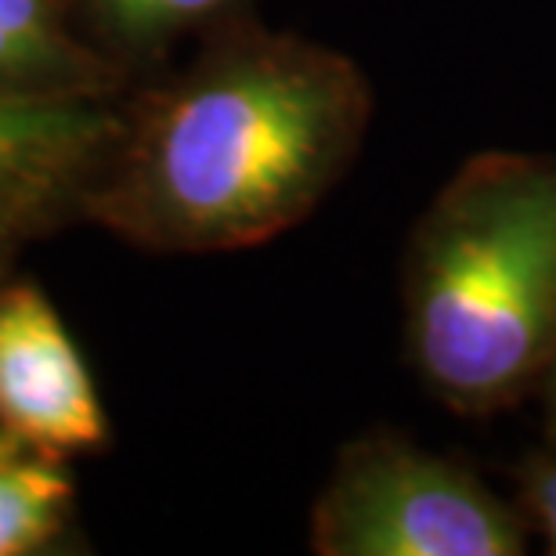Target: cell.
I'll list each match as a JSON object with an SVG mask.
<instances>
[{"mask_svg":"<svg viewBox=\"0 0 556 556\" xmlns=\"http://www.w3.org/2000/svg\"><path fill=\"white\" fill-rule=\"evenodd\" d=\"M413 354L444 405L488 413L556 354V160L484 152L441 188L408 264Z\"/></svg>","mask_w":556,"mask_h":556,"instance_id":"obj_1","label":"cell"},{"mask_svg":"<svg viewBox=\"0 0 556 556\" xmlns=\"http://www.w3.org/2000/svg\"><path fill=\"white\" fill-rule=\"evenodd\" d=\"M365 119L348 65L304 48H250L166 105L149 192L170 231L228 247L289 225L348 160Z\"/></svg>","mask_w":556,"mask_h":556,"instance_id":"obj_2","label":"cell"},{"mask_svg":"<svg viewBox=\"0 0 556 556\" xmlns=\"http://www.w3.org/2000/svg\"><path fill=\"white\" fill-rule=\"evenodd\" d=\"M318 546L343 556H517V517L470 470L408 444H372L332 484Z\"/></svg>","mask_w":556,"mask_h":556,"instance_id":"obj_3","label":"cell"},{"mask_svg":"<svg viewBox=\"0 0 556 556\" xmlns=\"http://www.w3.org/2000/svg\"><path fill=\"white\" fill-rule=\"evenodd\" d=\"M0 419L43 452L94 448L105 438L87 365L37 289L0 300Z\"/></svg>","mask_w":556,"mask_h":556,"instance_id":"obj_4","label":"cell"},{"mask_svg":"<svg viewBox=\"0 0 556 556\" xmlns=\"http://www.w3.org/2000/svg\"><path fill=\"white\" fill-rule=\"evenodd\" d=\"M91 138V119L76 109L0 94V192L54 174Z\"/></svg>","mask_w":556,"mask_h":556,"instance_id":"obj_5","label":"cell"},{"mask_svg":"<svg viewBox=\"0 0 556 556\" xmlns=\"http://www.w3.org/2000/svg\"><path fill=\"white\" fill-rule=\"evenodd\" d=\"M70 481L51 466L0 463V556L40 546L59 528Z\"/></svg>","mask_w":556,"mask_h":556,"instance_id":"obj_6","label":"cell"},{"mask_svg":"<svg viewBox=\"0 0 556 556\" xmlns=\"http://www.w3.org/2000/svg\"><path fill=\"white\" fill-rule=\"evenodd\" d=\"M124 26L138 33H163L199 22L214 15L217 8H225L228 0H102Z\"/></svg>","mask_w":556,"mask_h":556,"instance_id":"obj_7","label":"cell"},{"mask_svg":"<svg viewBox=\"0 0 556 556\" xmlns=\"http://www.w3.org/2000/svg\"><path fill=\"white\" fill-rule=\"evenodd\" d=\"M0 26L26 40L37 54H48V11L43 0H0Z\"/></svg>","mask_w":556,"mask_h":556,"instance_id":"obj_8","label":"cell"},{"mask_svg":"<svg viewBox=\"0 0 556 556\" xmlns=\"http://www.w3.org/2000/svg\"><path fill=\"white\" fill-rule=\"evenodd\" d=\"M528 503L556 553V463H539L528 477Z\"/></svg>","mask_w":556,"mask_h":556,"instance_id":"obj_9","label":"cell"},{"mask_svg":"<svg viewBox=\"0 0 556 556\" xmlns=\"http://www.w3.org/2000/svg\"><path fill=\"white\" fill-rule=\"evenodd\" d=\"M553 372H549V427H553V438H556V354H553Z\"/></svg>","mask_w":556,"mask_h":556,"instance_id":"obj_10","label":"cell"},{"mask_svg":"<svg viewBox=\"0 0 556 556\" xmlns=\"http://www.w3.org/2000/svg\"><path fill=\"white\" fill-rule=\"evenodd\" d=\"M11 455H15V441H11V438H4V433H0V463L11 459Z\"/></svg>","mask_w":556,"mask_h":556,"instance_id":"obj_11","label":"cell"}]
</instances>
